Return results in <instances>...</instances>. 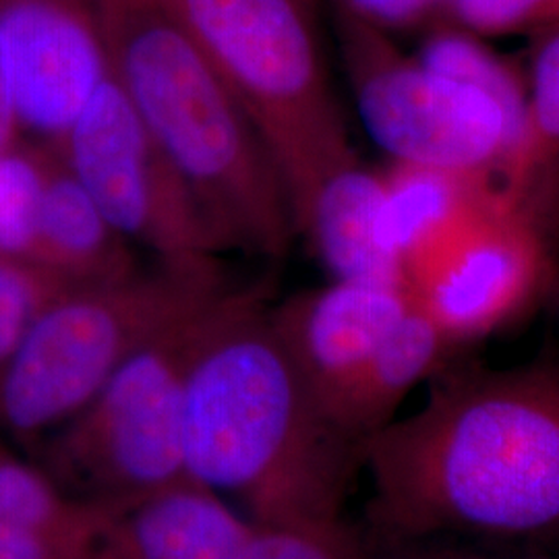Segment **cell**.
Here are the masks:
<instances>
[{
    "label": "cell",
    "instance_id": "obj_16",
    "mask_svg": "<svg viewBox=\"0 0 559 559\" xmlns=\"http://www.w3.org/2000/svg\"><path fill=\"white\" fill-rule=\"evenodd\" d=\"M454 353L459 350L438 323L415 302L340 400L332 413L334 427L360 445L394 419L406 394L420 381L433 378Z\"/></svg>",
    "mask_w": 559,
    "mask_h": 559
},
{
    "label": "cell",
    "instance_id": "obj_28",
    "mask_svg": "<svg viewBox=\"0 0 559 559\" xmlns=\"http://www.w3.org/2000/svg\"><path fill=\"white\" fill-rule=\"evenodd\" d=\"M365 559H406V558H394V556H390V558H369L367 554H365Z\"/></svg>",
    "mask_w": 559,
    "mask_h": 559
},
{
    "label": "cell",
    "instance_id": "obj_1",
    "mask_svg": "<svg viewBox=\"0 0 559 559\" xmlns=\"http://www.w3.org/2000/svg\"><path fill=\"white\" fill-rule=\"evenodd\" d=\"M417 413L360 441L383 539L559 531V360L443 365Z\"/></svg>",
    "mask_w": 559,
    "mask_h": 559
},
{
    "label": "cell",
    "instance_id": "obj_24",
    "mask_svg": "<svg viewBox=\"0 0 559 559\" xmlns=\"http://www.w3.org/2000/svg\"><path fill=\"white\" fill-rule=\"evenodd\" d=\"M334 9L388 34L427 29L441 20L438 0H334Z\"/></svg>",
    "mask_w": 559,
    "mask_h": 559
},
{
    "label": "cell",
    "instance_id": "obj_13",
    "mask_svg": "<svg viewBox=\"0 0 559 559\" xmlns=\"http://www.w3.org/2000/svg\"><path fill=\"white\" fill-rule=\"evenodd\" d=\"M253 524L195 483L119 510L83 559H240Z\"/></svg>",
    "mask_w": 559,
    "mask_h": 559
},
{
    "label": "cell",
    "instance_id": "obj_8",
    "mask_svg": "<svg viewBox=\"0 0 559 559\" xmlns=\"http://www.w3.org/2000/svg\"><path fill=\"white\" fill-rule=\"evenodd\" d=\"M57 150L110 224L158 265L222 270L221 242L112 71Z\"/></svg>",
    "mask_w": 559,
    "mask_h": 559
},
{
    "label": "cell",
    "instance_id": "obj_12",
    "mask_svg": "<svg viewBox=\"0 0 559 559\" xmlns=\"http://www.w3.org/2000/svg\"><path fill=\"white\" fill-rule=\"evenodd\" d=\"M512 200L516 195L493 177L392 162L385 170L380 240L411 297Z\"/></svg>",
    "mask_w": 559,
    "mask_h": 559
},
{
    "label": "cell",
    "instance_id": "obj_10",
    "mask_svg": "<svg viewBox=\"0 0 559 559\" xmlns=\"http://www.w3.org/2000/svg\"><path fill=\"white\" fill-rule=\"evenodd\" d=\"M545 191L508 201L415 302L460 350L531 311L554 278L543 226Z\"/></svg>",
    "mask_w": 559,
    "mask_h": 559
},
{
    "label": "cell",
    "instance_id": "obj_26",
    "mask_svg": "<svg viewBox=\"0 0 559 559\" xmlns=\"http://www.w3.org/2000/svg\"><path fill=\"white\" fill-rule=\"evenodd\" d=\"M20 135V124L15 117V106H13V96H11L2 48H0V152L17 143Z\"/></svg>",
    "mask_w": 559,
    "mask_h": 559
},
{
    "label": "cell",
    "instance_id": "obj_3",
    "mask_svg": "<svg viewBox=\"0 0 559 559\" xmlns=\"http://www.w3.org/2000/svg\"><path fill=\"white\" fill-rule=\"evenodd\" d=\"M110 71L191 189L222 251L286 258L297 237L255 127L164 0H94Z\"/></svg>",
    "mask_w": 559,
    "mask_h": 559
},
{
    "label": "cell",
    "instance_id": "obj_15",
    "mask_svg": "<svg viewBox=\"0 0 559 559\" xmlns=\"http://www.w3.org/2000/svg\"><path fill=\"white\" fill-rule=\"evenodd\" d=\"M36 265L71 286L104 284L140 272L133 245L52 147L41 201Z\"/></svg>",
    "mask_w": 559,
    "mask_h": 559
},
{
    "label": "cell",
    "instance_id": "obj_5",
    "mask_svg": "<svg viewBox=\"0 0 559 559\" xmlns=\"http://www.w3.org/2000/svg\"><path fill=\"white\" fill-rule=\"evenodd\" d=\"M228 286L222 270L156 265L64 290L0 371V427L20 440L57 431L124 360Z\"/></svg>",
    "mask_w": 559,
    "mask_h": 559
},
{
    "label": "cell",
    "instance_id": "obj_14",
    "mask_svg": "<svg viewBox=\"0 0 559 559\" xmlns=\"http://www.w3.org/2000/svg\"><path fill=\"white\" fill-rule=\"evenodd\" d=\"M385 170L359 160L336 170L321 182L309 203L297 237L311 245L334 280H360L404 286L396 261L380 240Z\"/></svg>",
    "mask_w": 559,
    "mask_h": 559
},
{
    "label": "cell",
    "instance_id": "obj_4",
    "mask_svg": "<svg viewBox=\"0 0 559 559\" xmlns=\"http://www.w3.org/2000/svg\"><path fill=\"white\" fill-rule=\"evenodd\" d=\"M218 71L278 170L295 233L321 182L353 164L309 0H164Z\"/></svg>",
    "mask_w": 559,
    "mask_h": 559
},
{
    "label": "cell",
    "instance_id": "obj_2",
    "mask_svg": "<svg viewBox=\"0 0 559 559\" xmlns=\"http://www.w3.org/2000/svg\"><path fill=\"white\" fill-rule=\"evenodd\" d=\"M185 466L253 526L340 522L359 445L325 419L242 286L203 340L185 390Z\"/></svg>",
    "mask_w": 559,
    "mask_h": 559
},
{
    "label": "cell",
    "instance_id": "obj_7",
    "mask_svg": "<svg viewBox=\"0 0 559 559\" xmlns=\"http://www.w3.org/2000/svg\"><path fill=\"white\" fill-rule=\"evenodd\" d=\"M340 57L365 131L394 164L508 180L516 141L500 106L402 52L392 34L334 9Z\"/></svg>",
    "mask_w": 559,
    "mask_h": 559
},
{
    "label": "cell",
    "instance_id": "obj_6",
    "mask_svg": "<svg viewBox=\"0 0 559 559\" xmlns=\"http://www.w3.org/2000/svg\"><path fill=\"white\" fill-rule=\"evenodd\" d=\"M242 286H228L124 360L50 433L46 464L64 491L124 510L193 483L185 466V390L193 359Z\"/></svg>",
    "mask_w": 559,
    "mask_h": 559
},
{
    "label": "cell",
    "instance_id": "obj_17",
    "mask_svg": "<svg viewBox=\"0 0 559 559\" xmlns=\"http://www.w3.org/2000/svg\"><path fill=\"white\" fill-rule=\"evenodd\" d=\"M485 40L452 21H436L425 32L417 59L450 80L479 90L500 106L516 141V162L508 180L510 191L528 133V81L524 69Z\"/></svg>",
    "mask_w": 559,
    "mask_h": 559
},
{
    "label": "cell",
    "instance_id": "obj_18",
    "mask_svg": "<svg viewBox=\"0 0 559 559\" xmlns=\"http://www.w3.org/2000/svg\"><path fill=\"white\" fill-rule=\"evenodd\" d=\"M117 512L71 496L48 471L21 459L0 440V524L94 540Z\"/></svg>",
    "mask_w": 559,
    "mask_h": 559
},
{
    "label": "cell",
    "instance_id": "obj_21",
    "mask_svg": "<svg viewBox=\"0 0 559 559\" xmlns=\"http://www.w3.org/2000/svg\"><path fill=\"white\" fill-rule=\"evenodd\" d=\"M69 288L32 261L0 258V371L41 311Z\"/></svg>",
    "mask_w": 559,
    "mask_h": 559
},
{
    "label": "cell",
    "instance_id": "obj_25",
    "mask_svg": "<svg viewBox=\"0 0 559 559\" xmlns=\"http://www.w3.org/2000/svg\"><path fill=\"white\" fill-rule=\"evenodd\" d=\"M94 540L69 539L0 524V559H83Z\"/></svg>",
    "mask_w": 559,
    "mask_h": 559
},
{
    "label": "cell",
    "instance_id": "obj_23",
    "mask_svg": "<svg viewBox=\"0 0 559 559\" xmlns=\"http://www.w3.org/2000/svg\"><path fill=\"white\" fill-rule=\"evenodd\" d=\"M443 20L483 38L535 36L559 23V0H450Z\"/></svg>",
    "mask_w": 559,
    "mask_h": 559
},
{
    "label": "cell",
    "instance_id": "obj_19",
    "mask_svg": "<svg viewBox=\"0 0 559 559\" xmlns=\"http://www.w3.org/2000/svg\"><path fill=\"white\" fill-rule=\"evenodd\" d=\"M531 40L528 133L510 187V193L519 198L545 189L559 162V23L531 36Z\"/></svg>",
    "mask_w": 559,
    "mask_h": 559
},
{
    "label": "cell",
    "instance_id": "obj_27",
    "mask_svg": "<svg viewBox=\"0 0 559 559\" xmlns=\"http://www.w3.org/2000/svg\"><path fill=\"white\" fill-rule=\"evenodd\" d=\"M450 0H438V4H440V11H441V20H443V9H445V4H448Z\"/></svg>",
    "mask_w": 559,
    "mask_h": 559
},
{
    "label": "cell",
    "instance_id": "obj_11",
    "mask_svg": "<svg viewBox=\"0 0 559 559\" xmlns=\"http://www.w3.org/2000/svg\"><path fill=\"white\" fill-rule=\"evenodd\" d=\"M415 305L396 284L332 280L267 309L270 323L325 419ZM334 425V423H332Z\"/></svg>",
    "mask_w": 559,
    "mask_h": 559
},
{
    "label": "cell",
    "instance_id": "obj_20",
    "mask_svg": "<svg viewBox=\"0 0 559 559\" xmlns=\"http://www.w3.org/2000/svg\"><path fill=\"white\" fill-rule=\"evenodd\" d=\"M50 145L13 143L0 152V258L36 263Z\"/></svg>",
    "mask_w": 559,
    "mask_h": 559
},
{
    "label": "cell",
    "instance_id": "obj_9",
    "mask_svg": "<svg viewBox=\"0 0 559 559\" xmlns=\"http://www.w3.org/2000/svg\"><path fill=\"white\" fill-rule=\"evenodd\" d=\"M0 48L20 133L59 147L110 59L94 0H0Z\"/></svg>",
    "mask_w": 559,
    "mask_h": 559
},
{
    "label": "cell",
    "instance_id": "obj_22",
    "mask_svg": "<svg viewBox=\"0 0 559 559\" xmlns=\"http://www.w3.org/2000/svg\"><path fill=\"white\" fill-rule=\"evenodd\" d=\"M240 559H365V551L355 533L340 520L255 526Z\"/></svg>",
    "mask_w": 559,
    "mask_h": 559
}]
</instances>
